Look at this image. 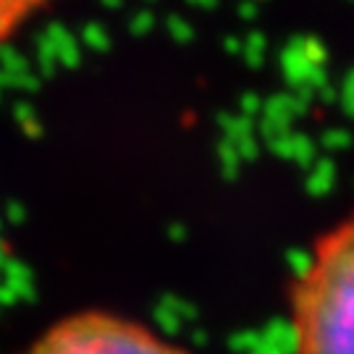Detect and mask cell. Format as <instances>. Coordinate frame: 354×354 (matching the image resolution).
Masks as SVG:
<instances>
[{"instance_id":"6da1fadb","label":"cell","mask_w":354,"mask_h":354,"mask_svg":"<svg viewBox=\"0 0 354 354\" xmlns=\"http://www.w3.org/2000/svg\"><path fill=\"white\" fill-rule=\"evenodd\" d=\"M297 354H354V215L317 239L291 289Z\"/></svg>"},{"instance_id":"7a4b0ae2","label":"cell","mask_w":354,"mask_h":354,"mask_svg":"<svg viewBox=\"0 0 354 354\" xmlns=\"http://www.w3.org/2000/svg\"><path fill=\"white\" fill-rule=\"evenodd\" d=\"M24 354H189L134 320L82 313L55 323Z\"/></svg>"},{"instance_id":"3957f363","label":"cell","mask_w":354,"mask_h":354,"mask_svg":"<svg viewBox=\"0 0 354 354\" xmlns=\"http://www.w3.org/2000/svg\"><path fill=\"white\" fill-rule=\"evenodd\" d=\"M53 0H0V45L8 42L32 16H37Z\"/></svg>"}]
</instances>
